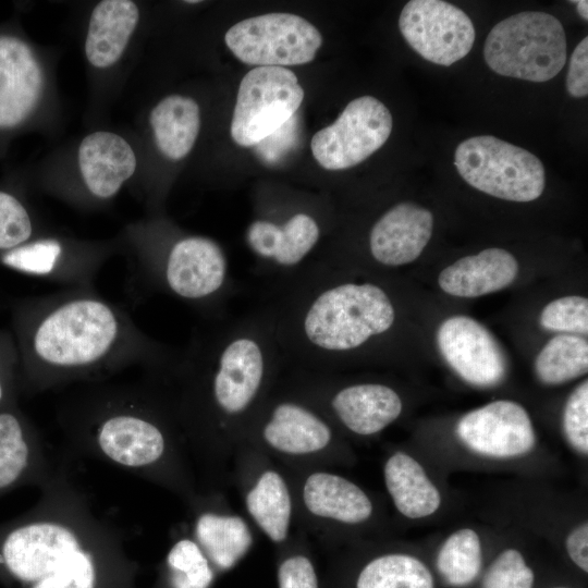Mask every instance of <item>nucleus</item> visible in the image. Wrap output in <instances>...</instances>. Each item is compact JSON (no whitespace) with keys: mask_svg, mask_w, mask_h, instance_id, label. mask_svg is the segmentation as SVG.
<instances>
[{"mask_svg":"<svg viewBox=\"0 0 588 588\" xmlns=\"http://www.w3.org/2000/svg\"><path fill=\"white\" fill-rule=\"evenodd\" d=\"M11 313L20 392L26 395L102 382L133 366L151 368L173 350L94 287L25 297Z\"/></svg>","mask_w":588,"mask_h":588,"instance_id":"f257e3e1","label":"nucleus"},{"mask_svg":"<svg viewBox=\"0 0 588 588\" xmlns=\"http://www.w3.org/2000/svg\"><path fill=\"white\" fill-rule=\"evenodd\" d=\"M26 512L0 523V578L20 588H99L123 559L122 534L99 518L66 467H56Z\"/></svg>","mask_w":588,"mask_h":588,"instance_id":"f03ea898","label":"nucleus"},{"mask_svg":"<svg viewBox=\"0 0 588 588\" xmlns=\"http://www.w3.org/2000/svg\"><path fill=\"white\" fill-rule=\"evenodd\" d=\"M284 364L273 315L265 304L242 318L193 335L146 377L180 387L177 412L186 419L212 417L217 427L248 411L272 371Z\"/></svg>","mask_w":588,"mask_h":588,"instance_id":"7ed1b4c3","label":"nucleus"},{"mask_svg":"<svg viewBox=\"0 0 588 588\" xmlns=\"http://www.w3.org/2000/svg\"><path fill=\"white\" fill-rule=\"evenodd\" d=\"M166 405L140 383H86L63 397L57 422L69 448L143 478H156L169 453Z\"/></svg>","mask_w":588,"mask_h":588,"instance_id":"20e7f679","label":"nucleus"},{"mask_svg":"<svg viewBox=\"0 0 588 588\" xmlns=\"http://www.w3.org/2000/svg\"><path fill=\"white\" fill-rule=\"evenodd\" d=\"M148 290L172 296L201 315H219L234 292L228 257L215 240L184 235L164 246H140L130 266Z\"/></svg>","mask_w":588,"mask_h":588,"instance_id":"39448f33","label":"nucleus"},{"mask_svg":"<svg viewBox=\"0 0 588 588\" xmlns=\"http://www.w3.org/2000/svg\"><path fill=\"white\" fill-rule=\"evenodd\" d=\"M566 51L561 22L546 12L526 11L492 27L485 41L483 57L499 75L542 83L561 72Z\"/></svg>","mask_w":588,"mask_h":588,"instance_id":"423d86ee","label":"nucleus"},{"mask_svg":"<svg viewBox=\"0 0 588 588\" xmlns=\"http://www.w3.org/2000/svg\"><path fill=\"white\" fill-rule=\"evenodd\" d=\"M454 166L470 186L510 201L535 200L546 186L543 164L534 154L491 135L458 144Z\"/></svg>","mask_w":588,"mask_h":588,"instance_id":"0eeeda50","label":"nucleus"},{"mask_svg":"<svg viewBox=\"0 0 588 588\" xmlns=\"http://www.w3.org/2000/svg\"><path fill=\"white\" fill-rule=\"evenodd\" d=\"M304 99L296 75L286 68L256 66L242 78L231 121V136L254 147L294 117Z\"/></svg>","mask_w":588,"mask_h":588,"instance_id":"6e6552de","label":"nucleus"},{"mask_svg":"<svg viewBox=\"0 0 588 588\" xmlns=\"http://www.w3.org/2000/svg\"><path fill=\"white\" fill-rule=\"evenodd\" d=\"M224 41L243 63L285 68L313 61L322 36L299 15L266 13L234 24L225 33Z\"/></svg>","mask_w":588,"mask_h":588,"instance_id":"1a4fd4ad","label":"nucleus"},{"mask_svg":"<svg viewBox=\"0 0 588 588\" xmlns=\"http://www.w3.org/2000/svg\"><path fill=\"white\" fill-rule=\"evenodd\" d=\"M392 125V115L380 100L372 96L356 98L332 124L313 136V156L327 170L352 168L384 145Z\"/></svg>","mask_w":588,"mask_h":588,"instance_id":"9d476101","label":"nucleus"},{"mask_svg":"<svg viewBox=\"0 0 588 588\" xmlns=\"http://www.w3.org/2000/svg\"><path fill=\"white\" fill-rule=\"evenodd\" d=\"M321 236V222L305 210L293 211L282 219L258 217L246 230V243L256 259L255 270L270 277L274 284L313 261Z\"/></svg>","mask_w":588,"mask_h":588,"instance_id":"9b49d317","label":"nucleus"},{"mask_svg":"<svg viewBox=\"0 0 588 588\" xmlns=\"http://www.w3.org/2000/svg\"><path fill=\"white\" fill-rule=\"evenodd\" d=\"M401 34L425 60L449 66L473 48L475 27L458 7L441 0H412L401 11Z\"/></svg>","mask_w":588,"mask_h":588,"instance_id":"f8f14e48","label":"nucleus"},{"mask_svg":"<svg viewBox=\"0 0 588 588\" xmlns=\"http://www.w3.org/2000/svg\"><path fill=\"white\" fill-rule=\"evenodd\" d=\"M109 252L58 237L32 238L0 254V265L25 275L73 287H94Z\"/></svg>","mask_w":588,"mask_h":588,"instance_id":"ddd939ff","label":"nucleus"},{"mask_svg":"<svg viewBox=\"0 0 588 588\" xmlns=\"http://www.w3.org/2000/svg\"><path fill=\"white\" fill-rule=\"evenodd\" d=\"M460 440L480 455L509 458L532 450L535 431L526 409L499 400L464 415L456 426Z\"/></svg>","mask_w":588,"mask_h":588,"instance_id":"4468645a","label":"nucleus"},{"mask_svg":"<svg viewBox=\"0 0 588 588\" xmlns=\"http://www.w3.org/2000/svg\"><path fill=\"white\" fill-rule=\"evenodd\" d=\"M438 347L451 368L476 387H493L506 372L504 354L493 335L467 316L444 320L437 333Z\"/></svg>","mask_w":588,"mask_h":588,"instance_id":"2eb2a0df","label":"nucleus"},{"mask_svg":"<svg viewBox=\"0 0 588 588\" xmlns=\"http://www.w3.org/2000/svg\"><path fill=\"white\" fill-rule=\"evenodd\" d=\"M54 470L37 428L19 405L0 409V498L26 486L40 489Z\"/></svg>","mask_w":588,"mask_h":588,"instance_id":"dca6fc26","label":"nucleus"},{"mask_svg":"<svg viewBox=\"0 0 588 588\" xmlns=\"http://www.w3.org/2000/svg\"><path fill=\"white\" fill-rule=\"evenodd\" d=\"M433 229L432 213L413 203H400L372 224L368 253L381 267H400L416 260L427 246Z\"/></svg>","mask_w":588,"mask_h":588,"instance_id":"f3484780","label":"nucleus"},{"mask_svg":"<svg viewBox=\"0 0 588 588\" xmlns=\"http://www.w3.org/2000/svg\"><path fill=\"white\" fill-rule=\"evenodd\" d=\"M44 75L29 46L12 36H0V127H13L36 108Z\"/></svg>","mask_w":588,"mask_h":588,"instance_id":"a211bd4d","label":"nucleus"},{"mask_svg":"<svg viewBox=\"0 0 588 588\" xmlns=\"http://www.w3.org/2000/svg\"><path fill=\"white\" fill-rule=\"evenodd\" d=\"M78 164L88 192L96 198L109 199L135 172L136 157L123 137L101 131L82 140Z\"/></svg>","mask_w":588,"mask_h":588,"instance_id":"6ab92c4d","label":"nucleus"},{"mask_svg":"<svg viewBox=\"0 0 588 588\" xmlns=\"http://www.w3.org/2000/svg\"><path fill=\"white\" fill-rule=\"evenodd\" d=\"M329 405L351 431L369 436L392 424L402 413L403 403L395 390L383 383H354L336 390Z\"/></svg>","mask_w":588,"mask_h":588,"instance_id":"aec40b11","label":"nucleus"},{"mask_svg":"<svg viewBox=\"0 0 588 588\" xmlns=\"http://www.w3.org/2000/svg\"><path fill=\"white\" fill-rule=\"evenodd\" d=\"M518 264L503 248H487L444 268L439 286L449 295L478 297L509 286L516 278Z\"/></svg>","mask_w":588,"mask_h":588,"instance_id":"412c9836","label":"nucleus"},{"mask_svg":"<svg viewBox=\"0 0 588 588\" xmlns=\"http://www.w3.org/2000/svg\"><path fill=\"white\" fill-rule=\"evenodd\" d=\"M262 437L272 448L289 454H306L326 448L332 437L327 422L313 409L284 400L271 408Z\"/></svg>","mask_w":588,"mask_h":588,"instance_id":"4be33fe9","label":"nucleus"},{"mask_svg":"<svg viewBox=\"0 0 588 588\" xmlns=\"http://www.w3.org/2000/svg\"><path fill=\"white\" fill-rule=\"evenodd\" d=\"M139 20L137 5L130 0H103L91 12L85 53L96 68L114 64L124 52Z\"/></svg>","mask_w":588,"mask_h":588,"instance_id":"5701e85b","label":"nucleus"},{"mask_svg":"<svg viewBox=\"0 0 588 588\" xmlns=\"http://www.w3.org/2000/svg\"><path fill=\"white\" fill-rule=\"evenodd\" d=\"M304 502L315 515L347 524L366 520L372 504L365 492L343 477L316 473L304 486Z\"/></svg>","mask_w":588,"mask_h":588,"instance_id":"b1692460","label":"nucleus"},{"mask_svg":"<svg viewBox=\"0 0 588 588\" xmlns=\"http://www.w3.org/2000/svg\"><path fill=\"white\" fill-rule=\"evenodd\" d=\"M388 491L401 514L422 518L440 506L441 497L422 466L412 456L397 452L384 466Z\"/></svg>","mask_w":588,"mask_h":588,"instance_id":"393cba45","label":"nucleus"},{"mask_svg":"<svg viewBox=\"0 0 588 588\" xmlns=\"http://www.w3.org/2000/svg\"><path fill=\"white\" fill-rule=\"evenodd\" d=\"M150 124L160 151L172 160L182 159L197 139L200 127L199 107L192 98L168 96L151 110Z\"/></svg>","mask_w":588,"mask_h":588,"instance_id":"a878e982","label":"nucleus"},{"mask_svg":"<svg viewBox=\"0 0 588 588\" xmlns=\"http://www.w3.org/2000/svg\"><path fill=\"white\" fill-rule=\"evenodd\" d=\"M195 538L205 556L220 569L232 567L252 544V535L242 518L213 513L198 516Z\"/></svg>","mask_w":588,"mask_h":588,"instance_id":"bb28decb","label":"nucleus"},{"mask_svg":"<svg viewBox=\"0 0 588 588\" xmlns=\"http://www.w3.org/2000/svg\"><path fill=\"white\" fill-rule=\"evenodd\" d=\"M246 505L253 518L271 540L280 542L286 538L291 499L286 485L279 474L264 473L247 494Z\"/></svg>","mask_w":588,"mask_h":588,"instance_id":"cd10ccee","label":"nucleus"},{"mask_svg":"<svg viewBox=\"0 0 588 588\" xmlns=\"http://www.w3.org/2000/svg\"><path fill=\"white\" fill-rule=\"evenodd\" d=\"M535 368L539 380L550 385L578 378L588 369V343L575 334H559L539 352Z\"/></svg>","mask_w":588,"mask_h":588,"instance_id":"c85d7f7f","label":"nucleus"},{"mask_svg":"<svg viewBox=\"0 0 588 588\" xmlns=\"http://www.w3.org/2000/svg\"><path fill=\"white\" fill-rule=\"evenodd\" d=\"M357 588H434L433 577L418 559L388 554L375 559L360 572Z\"/></svg>","mask_w":588,"mask_h":588,"instance_id":"c756f323","label":"nucleus"},{"mask_svg":"<svg viewBox=\"0 0 588 588\" xmlns=\"http://www.w3.org/2000/svg\"><path fill=\"white\" fill-rule=\"evenodd\" d=\"M481 543L477 532L469 528L450 535L437 556V568L453 587L471 584L481 569Z\"/></svg>","mask_w":588,"mask_h":588,"instance_id":"7c9ffc66","label":"nucleus"},{"mask_svg":"<svg viewBox=\"0 0 588 588\" xmlns=\"http://www.w3.org/2000/svg\"><path fill=\"white\" fill-rule=\"evenodd\" d=\"M171 588H208L213 573L199 546L191 539H181L167 555Z\"/></svg>","mask_w":588,"mask_h":588,"instance_id":"2f4dec72","label":"nucleus"},{"mask_svg":"<svg viewBox=\"0 0 588 588\" xmlns=\"http://www.w3.org/2000/svg\"><path fill=\"white\" fill-rule=\"evenodd\" d=\"M539 321L550 331L587 334L588 299L577 295L556 298L544 306Z\"/></svg>","mask_w":588,"mask_h":588,"instance_id":"473e14b6","label":"nucleus"},{"mask_svg":"<svg viewBox=\"0 0 588 588\" xmlns=\"http://www.w3.org/2000/svg\"><path fill=\"white\" fill-rule=\"evenodd\" d=\"M33 233L26 207L12 194L0 191V254L32 240Z\"/></svg>","mask_w":588,"mask_h":588,"instance_id":"72a5a7b5","label":"nucleus"},{"mask_svg":"<svg viewBox=\"0 0 588 588\" xmlns=\"http://www.w3.org/2000/svg\"><path fill=\"white\" fill-rule=\"evenodd\" d=\"M534 572L515 549H506L491 563L482 588H532Z\"/></svg>","mask_w":588,"mask_h":588,"instance_id":"f704fd0d","label":"nucleus"},{"mask_svg":"<svg viewBox=\"0 0 588 588\" xmlns=\"http://www.w3.org/2000/svg\"><path fill=\"white\" fill-rule=\"evenodd\" d=\"M563 428L568 443L579 453H588V381L568 396L563 413Z\"/></svg>","mask_w":588,"mask_h":588,"instance_id":"c9c22d12","label":"nucleus"},{"mask_svg":"<svg viewBox=\"0 0 588 588\" xmlns=\"http://www.w3.org/2000/svg\"><path fill=\"white\" fill-rule=\"evenodd\" d=\"M20 359L10 331L0 330V409L17 404Z\"/></svg>","mask_w":588,"mask_h":588,"instance_id":"e433bc0d","label":"nucleus"},{"mask_svg":"<svg viewBox=\"0 0 588 588\" xmlns=\"http://www.w3.org/2000/svg\"><path fill=\"white\" fill-rule=\"evenodd\" d=\"M298 137L299 123L295 114L254 147L262 162L277 164L296 146Z\"/></svg>","mask_w":588,"mask_h":588,"instance_id":"4c0bfd02","label":"nucleus"},{"mask_svg":"<svg viewBox=\"0 0 588 588\" xmlns=\"http://www.w3.org/2000/svg\"><path fill=\"white\" fill-rule=\"evenodd\" d=\"M279 588H318L317 576L305 556L285 560L278 572Z\"/></svg>","mask_w":588,"mask_h":588,"instance_id":"58836bf2","label":"nucleus"},{"mask_svg":"<svg viewBox=\"0 0 588 588\" xmlns=\"http://www.w3.org/2000/svg\"><path fill=\"white\" fill-rule=\"evenodd\" d=\"M566 89L572 97L588 95V38L585 37L574 49L568 63Z\"/></svg>","mask_w":588,"mask_h":588,"instance_id":"ea45409f","label":"nucleus"},{"mask_svg":"<svg viewBox=\"0 0 588 588\" xmlns=\"http://www.w3.org/2000/svg\"><path fill=\"white\" fill-rule=\"evenodd\" d=\"M566 551L571 560L585 573L588 572V524L573 529L566 538Z\"/></svg>","mask_w":588,"mask_h":588,"instance_id":"a19ab883","label":"nucleus"},{"mask_svg":"<svg viewBox=\"0 0 588 588\" xmlns=\"http://www.w3.org/2000/svg\"><path fill=\"white\" fill-rule=\"evenodd\" d=\"M576 3V9L578 14L584 19L585 21L588 20V2L586 0L580 1H573Z\"/></svg>","mask_w":588,"mask_h":588,"instance_id":"79ce46f5","label":"nucleus"},{"mask_svg":"<svg viewBox=\"0 0 588 588\" xmlns=\"http://www.w3.org/2000/svg\"><path fill=\"white\" fill-rule=\"evenodd\" d=\"M559 588H563V587H559Z\"/></svg>","mask_w":588,"mask_h":588,"instance_id":"37998d69","label":"nucleus"}]
</instances>
